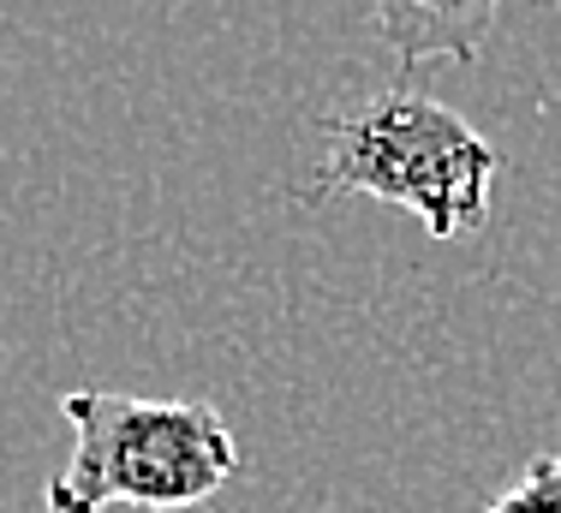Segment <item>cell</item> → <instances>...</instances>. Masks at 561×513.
Here are the masks:
<instances>
[{
    "label": "cell",
    "mask_w": 561,
    "mask_h": 513,
    "mask_svg": "<svg viewBox=\"0 0 561 513\" xmlns=\"http://www.w3.org/2000/svg\"><path fill=\"white\" fill-rule=\"evenodd\" d=\"M502 173V150L478 126H466L448 102L419 90H382L353 114L329 119L323 156L299 185L305 204L323 197H370L419 215V227L448 246L490 221V185Z\"/></svg>",
    "instance_id": "6da1fadb"
},
{
    "label": "cell",
    "mask_w": 561,
    "mask_h": 513,
    "mask_svg": "<svg viewBox=\"0 0 561 513\" xmlns=\"http://www.w3.org/2000/svg\"><path fill=\"white\" fill-rule=\"evenodd\" d=\"M72 454L48 483V513L197 508L239 471L227 418L209 400H138L119 388H66Z\"/></svg>",
    "instance_id": "7a4b0ae2"
},
{
    "label": "cell",
    "mask_w": 561,
    "mask_h": 513,
    "mask_svg": "<svg viewBox=\"0 0 561 513\" xmlns=\"http://www.w3.org/2000/svg\"><path fill=\"white\" fill-rule=\"evenodd\" d=\"M502 19V0H370V24L407 66L478 60Z\"/></svg>",
    "instance_id": "3957f363"
},
{
    "label": "cell",
    "mask_w": 561,
    "mask_h": 513,
    "mask_svg": "<svg viewBox=\"0 0 561 513\" xmlns=\"http://www.w3.org/2000/svg\"><path fill=\"white\" fill-rule=\"evenodd\" d=\"M490 513H561V454H538V460L490 502Z\"/></svg>",
    "instance_id": "277c9868"
}]
</instances>
